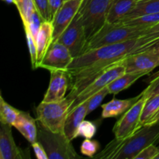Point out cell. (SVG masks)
I'll return each instance as SVG.
<instances>
[{
    "instance_id": "obj_16",
    "label": "cell",
    "mask_w": 159,
    "mask_h": 159,
    "mask_svg": "<svg viewBox=\"0 0 159 159\" xmlns=\"http://www.w3.org/2000/svg\"><path fill=\"white\" fill-rule=\"evenodd\" d=\"M143 92L135 97L126 99H113L102 105V118H114L123 115L142 96Z\"/></svg>"
},
{
    "instance_id": "obj_37",
    "label": "cell",
    "mask_w": 159,
    "mask_h": 159,
    "mask_svg": "<svg viewBox=\"0 0 159 159\" xmlns=\"http://www.w3.org/2000/svg\"><path fill=\"white\" fill-rule=\"evenodd\" d=\"M146 50H155V51H159V39L158 40H155V41L151 43L150 44H148L147 46L144 47V48H143V49H141L140 51H146Z\"/></svg>"
},
{
    "instance_id": "obj_38",
    "label": "cell",
    "mask_w": 159,
    "mask_h": 159,
    "mask_svg": "<svg viewBox=\"0 0 159 159\" xmlns=\"http://www.w3.org/2000/svg\"><path fill=\"white\" fill-rule=\"evenodd\" d=\"M153 124H159V111L147 123L146 125H153Z\"/></svg>"
},
{
    "instance_id": "obj_29",
    "label": "cell",
    "mask_w": 159,
    "mask_h": 159,
    "mask_svg": "<svg viewBox=\"0 0 159 159\" xmlns=\"http://www.w3.org/2000/svg\"><path fill=\"white\" fill-rule=\"evenodd\" d=\"M99 146L100 145L97 141H93L91 139L85 138L81 145V153L89 158H93L99 149Z\"/></svg>"
},
{
    "instance_id": "obj_24",
    "label": "cell",
    "mask_w": 159,
    "mask_h": 159,
    "mask_svg": "<svg viewBox=\"0 0 159 159\" xmlns=\"http://www.w3.org/2000/svg\"><path fill=\"white\" fill-rule=\"evenodd\" d=\"M20 111L9 105L0 95V122L2 124L13 125L18 118Z\"/></svg>"
},
{
    "instance_id": "obj_32",
    "label": "cell",
    "mask_w": 159,
    "mask_h": 159,
    "mask_svg": "<svg viewBox=\"0 0 159 159\" xmlns=\"http://www.w3.org/2000/svg\"><path fill=\"white\" fill-rule=\"evenodd\" d=\"M159 152V148L152 144L144 148L136 156L135 159H155Z\"/></svg>"
},
{
    "instance_id": "obj_11",
    "label": "cell",
    "mask_w": 159,
    "mask_h": 159,
    "mask_svg": "<svg viewBox=\"0 0 159 159\" xmlns=\"http://www.w3.org/2000/svg\"><path fill=\"white\" fill-rule=\"evenodd\" d=\"M73 59L74 57L65 45L57 41L53 42L38 68H44L50 71L53 70L68 71V66Z\"/></svg>"
},
{
    "instance_id": "obj_1",
    "label": "cell",
    "mask_w": 159,
    "mask_h": 159,
    "mask_svg": "<svg viewBox=\"0 0 159 159\" xmlns=\"http://www.w3.org/2000/svg\"><path fill=\"white\" fill-rule=\"evenodd\" d=\"M154 41L151 37H141L96 48L74 57L68 68L71 92L67 97L73 101L107 68Z\"/></svg>"
},
{
    "instance_id": "obj_22",
    "label": "cell",
    "mask_w": 159,
    "mask_h": 159,
    "mask_svg": "<svg viewBox=\"0 0 159 159\" xmlns=\"http://www.w3.org/2000/svg\"><path fill=\"white\" fill-rule=\"evenodd\" d=\"M157 12H159V0H138L133 10L122 20H127L144 14Z\"/></svg>"
},
{
    "instance_id": "obj_8",
    "label": "cell",
    "mask_w": 159,
    "mask_h": 159,
    "mask_svg": "<svg viewBox=\"0 0 159 159\" xmlns=\"http://www.w3.org/2000/svg\"><path fill=\"white\" fill-rule=\"evenodd\" d=\"M147 97L143 95L139 100L132 106L127 111L122 115L116 121L113 129V133L115 138L118 139H124L131 136L135 133L140 127L141 112Z\"/></svg>"
},
{
    "instance_id": "obj_26",
    "label": "cell",
    "mask_w": 159,
    "mask_h": 159,
    "mask_svg": "<svg viewBox=\"0 0 159 159\" xmlns=\"http://www.w3.org/2000/svg\"><path fill=\"white\" fill-rule=\"evenodd\" d=\"M16 6L19 11L23 26L26 25L33 11L36 9L34 0H15Z\"/></svg>"
},
{
    "instance_id": "obj_25",
    "label": "cell",
    "mask_w": 159,
    "mask_h": 159,
    "mask_svg": "<svg viewBox=\"0 0 159 159\" xmlns=\"http://www.w3.org/2000/svg\"><path fill=\"white\" fill-rule=\"evenodd\" d=\"M43 22H44V20L41 16L40 12H38L37 8H36L33 11L32 13H31L26 25L23 26H24V30H26L29 31L31 34V35L33 36V37L34 38V40H36V37H37V34H38L39 30L40 29V26H41L42 23Z\"/></svg>"
},
{
    "instance_id": "obj_34",
    "label": "cell",
    "mask_w": 159,
    "mask_h": 159,
    "mask_svg": "<svg viewBox=\"0 0 159 159\" xmlns=\"http://www.w3.org/2000/svg\"><path fill=\"white\" fill-rule=\"evenodd\" d=\"M31 145H32L33 149H34L36 158L38 159H48L46 151H45L44 148L43 147V145L40 142L37 141L36 142L31 144Z\"/></svg>"
},
{
    "instance_id": "obj_40",
    "label": "cell",
    "mask_w": 159,
    "mask_h": 159,
    "mask_svg": "<svg viewBox=\"0 0 159 159\" xmlns=\"http://www.w3.org/2000/svg\"><path fill=\"white\" fill-rule=\"evenodd\" d=\"M155 159H159V152H158V155H156V157H155Z\"/></svg>"
},
{
    "instance_id": "obj_33",
    "label": "cell",
    "mask_w": 159,
    "mask_h": 159,
    "mask_svg": "<svg viewBox=\"0 0 159 159\" xmlns=\"http://www.w3.org/2000/svg\"><path fill=\"white\" fill-rule=\"evenodd\" d=\"M143 92H144V95L147 98L154 96V95L159 94V71L155 76V78L151 81L148 86Z\"/></svg>"
},
{
    "instance_id": "obj_4",
    "label": "cell",
    "mask_w": 159,
    "mask_h": 159,
    "mask_svg": "<svg viewBox=\"0 0 159 159\" xmlns=\"http://www.w3.org/2000/svg\"><path fill=\"white\" fill-rule=\"evenodd\" d=\"M111 0H82L77 15L88 41L107 23Z\"/></svg>"
},
{
    "instance_id": "obj_35",
    "label": "cell",
    "mask_w": 159,
    "mask_h": 159,
    "mask_svg": "<svg viewBox=\"0 0 159 159\" xmlns=\"http://www.w3.org/2000/svg\"><path fill=\"white\" fill-rule=\"evenodd\" d=\"M142 37H151L155 40H158L159 39V22L152 27L144 30Z\"/></svg>"
},
{
    "instance_id": "obj_5",
    "label": "cell",
    "mask_w": 159,
    "mask_h": 159,
    "mask_svg": "<svg viewBox=\"0 0 159 159\" xmlns=\"http://www.w3.org/2000/svg\"><path fill=\"white\" fill-rule=\"evenodd\" d=\"M37 138L44 148L48 159H76L81 158L73 148L71 141L65 134L54 133L45 128L37 120Z\"/></svg>"
},
{
    "instance_id": "obj_7",
    "label": "cell",
    "mask_w": 159,
    "mask_h": 159,
    "mask_svg": "<svg viewBox=\"0 0 159 159\" xmlns=\"http://www.w3.org/2000/svg\"><path fill=\"white\" fill-rule=\"evenodd\" d=\"M126 72L125 67L121 64V60L115 65H112L110 68L104 71L99 77L96 78L92 83H90L75 99L73 100L69 108V111L80 105L82 102H85L87 99L96 94V93L100 91L105 87L108 86L110 82H113L114 79L120 76L121 75Z\"/></svg>"
},
{
    "instance_id": "obj_43",
    "label": "cell",
    "mask_w": 159,
    "mask_h": 159,
    "mask_svg": "<svg viewBox=\"0 0 159 159\" xmlns=\"http://www.w3.org/2000/svg\"></svg>"
},
{
    "instance_id": "obj_17",
    "label": "cell",
    "mask_w": 159,
    "mask_h": 159,
    "mask_svg": "<svg viewBox=\"0 0 159 159\" xmlns=\"http://www.w3.org/2000/svg\"><path fill=\"white\" fill-rule=\"evenodd\" d=\"M12 127H15L30 144L37 141V120L34 119L28 112L20 111V115Z\"/></svg>"
},
{
    "instance_id": "obj_9",
    "label": "cell",
    "mask_w": 159,
    "mask_h": 159,
    "mask_svg": "<svg viewBox=\"0 0 159 159\" xmlns=\"http://www.w3.org/2000/svg\"><path fill=\"white\" fill-rule=\"evenodd\" d=\"M127 73L149 74L159 66V51L146 50L134 53L121 60Z\"/></svg>"
},
{
    "instance_id": "obj_41",
    "label": "cell",
    "mask_w": 159,
    "mask_h": 159,
    "mask_svg": "<svg viewBox=\"0 0 159 159\" xmlns=\"http://www.w3.org/2000/svg\"><path fill=\"white\" fill-rule=\"evenodd\" d=\"M65 1H66V0H65Z\"/></svg>"
},
{
    "instance_id": "obj_27",
    "label": "cell",
    "mask_w": 159,
    "mask_h": 159,
    "mask_svg": "<svg viewBox=\"0 0 159 159\" xmlns=\"http://www.w3.org/2000/svg\"><path fill=\"white\" fill-rule=\"evenodd\" d=\"M109 93L108 88L105 87L102 89H101L100 91L96 93V94L93 95L92 97H90L89 99H87V102H88V107H87V115H89V113H91L92 112L94 111L96 108L99 107L102 103V102L103 101L104 98L107 96Z\"/></svg>"
},
{
    "instance_id": "obj_20",
    "label": "cell",
    "mask_w": 159,
    "mask_h": 159,
    "mask_svg": "<svg viewBox=\"0 0 159 159\" xmlns=\"http://www.w3.org/2000/svg\"><path fill=\"white\" fill-rule=\"evenodd\" d=\"M144 75H145V74L144 73L125 72L109 84L107 86L109 93L113 95L118 94L120 92L129 88L130 85H133L136 81H138Z\"/></svg>"
},
{
    "instance_id": "obj_3",
    "label": "cell",
    "mask_w": 159,
    "mask_h": 159,
    "mask_svg": "<svg viewBox=\"0 0 159 159\" xmlns=\"http://www.w3.org/2000/svg\"><path fill=\"white\" fill-rule=\"evenodd\" d=\"M143 31L144 30L125 26L118 22L107 23L86 42L82 54L101 47L138 38L142 37Z\"/></svg>"
},
{
    "instance_id": "obj_6",
    "label": "cell",
    "mask_w": 159,
    "mask_h": 159,
    "mask_svg": "<svg viewBox=\"0 0 159 159\" xmlns=\"http://www.w3.org/2000/svg\"><path fill=\"white\" fill-rule=\"evenodd\" d=\"M72 100L66 97L57 102L42 101L36 109L37 120L45 128L54 133L64 134L65 121Z\"/></svg>"
},
{
    "instance_id": "obj_2",
    "label": "cell",
    "mask_w": 159,
    "mask_h": 159,
    "mask_svg": "<svg viewBox=\"0 0 159 159\" xmlns=\"http://www.w3.org/2000/svg\"><path fill=\"white\" fill-rule=\"evenodd\" d=\"M159 141V124L144 125L134 134L124 139L114 138L93 158L135 159L148 146Z\"/></svg>"
},
{
    "instance_id": "obj_28",
    "label": "cell",
    "mask_w": 159,
    "mask_h": 159,
    "mask_svg": "<svg viewBox=\"0 0 159 159\" xmlns=\"http://www.w3.org/2000/svg\"><path fill=\"white\" fill-rule=\"evenodd\" d=\"M97 130V127L95 123L89 120H83L78 130V137H83L85 138L91 139L95 136Z\"/></svg>"
},
{
    "instance_id": "obj_15",
    "label": "cell",
    "mask_w": 159,
    "mask_h": 159,
    "mask_svg": "<svg viewBox=\"0 0 159 159\" xmlns=\"http://www.w3.org/2000/svg\"><path fill=\"white\" fill-rule=\"evenodd\" d=\"M87 107H88V102L86 100L68 112L65 121L64 134L71 141L77 138L79 126L82 121L85 120V116H88Z\"/></svg>"
},
{
    "instance_id": "obj_19",
    "label": "cell",
    "mask_w": 159,
    "mask_h": 159,
    "mask_svg": "<svg viewBox=\"0 0 159 159\" xmlns=\"http://www.w3.org/2000/svg\"><path fill=\"white\" fill-rule=\"evenodd\" d=\"M138 0H111L107 14V23H116L134 9Z\"/></svg>"
},
{
    "instance_id": "obj_10",
    "label": "cell",
    "mask_w": 159,
    "mask_h": 159,
    "mask_svg": "<svg viewBox=\"0 0 159 159\" xmlns=\"http://www.w3.org/2000/svg\"><path fill=\"white\" fill-rule=\"evenodd\" d=\"M57 41L65 45L74 57L81 55L83 53L87 40L83 26L77 14Z\"/></svg>"
},
{
    "instance_id": "obj_21",
    "label": "cell",
    "mask_w": 159,
    "mask_h": 159,
    "mask_svg": "<svg viewBox=\"0 0 159 159\" xmlns=\"http://www.w3.org/2000/svg\"><path fill=\"white\" fill-rule=\"evenodd\" d=\"M159 22V12L157 13H149L144 15L132 17V18L122 20L118 21L125 26L130 27L138 28L140 30H145L150 28L158 23Z\"/></svg>"
},
{
    "instance_id": "obj_31",
    "label": "cell",
    "mask_w": 159,
    "mask_h": 159,
    "mask_svg": "<svg viewBox=\"0 0 159 159\" xmlns=\"http://www.w3.org/2000/svg\"><path fill=\"white\" fill-rule=\"evenodd\" d=\"M36 8L40 12L44 21H51V13H50L49 0H34Z\"/></svg>"
},
{
    "instance_id": "obj_13",
    "label": "cell",
    "mask_w": 159,
    "mask_h": 159,
    "mask_svg": "<svg viewBox=\"0 0 159 159\" xmlns=\"http://www.w3.org/2000/svg\"><path fill=\"white\" fill-rule=\"evenodd\" d=\"M51 72L49 86L44 95L43 102H57L65 98L70 85V75L65 70H53Z\"/></svg>"
},
{
    "instance_id": "obj_12",
    "label": "cell",
    "mask_w": 159,
    "mask_h": 159,
    "mask_svg": "<svg viewBox=\"0 0 159 159\" xmlns=\"http://www.w3.org/2000/svg\"><path fill=\"white\" fill-rule=\"evenodd\" d=\"M82 0H66L52 20L53 42H56L70 25L79 11Z\"/></svg>"
},
{
    "instance_id": "obj_23",
    "label": "cell",
    "mask_w": 159,
    "mask_h": 159,
    "mask_svg": "<svg viewBox=\"0 0 159 159\" xmlns=\"http://www.w3.org/2000/svg\"><path fill=\"white\" fill-rule=\"evenodd\" d=\"M159 111V94L154 95L147 98L141 112L140 127L147 124V123Z\"/></svg>"
},
{
    "instance_id": "obj_39",
    "label": "cell",
    "mask_w": 159,
    "mask_h": 159,
    "mask_svg": "<svg viewBox=\"0 0 159 159\" xmlns=\"http://www.w3.org/2000/svg\"><path fill=\"white\" fill-rule=\"evenodd\" d=\"M3 1H5L6 2H7V3H9V4H14V5H15V3H16L15 0H3Z\"/></svg>"
},
{
    "instance_id": "obj_36",
    "label": "cell",
    "mask_w": 159,
    "mask_h": 159,
    "mask_svg": "<svg viewBox=\"0 0 159 159\" xmlns=\"http://www.w3.org/2000/svg\"><path fill=\"white\" fill-rule=\"evenodd\" d=\"M64 2H65V0H49V8L51 21L61 8V6L63 5Z\"/></svg>"
},
{
    "instance_id": "obj_14",
    "label": "cell",
    "mask_w": 159,
    "mask_h": 159,
    "mask_svg": "<svg viewBox=\"0 0 159 159\" xmlns=\"http://www.w3.org/2000/svg\"><path fill=\"white\" fill-rule=\"evenodd\" d=\"M12 125L1 123L0 130V158L23 159L30 158L28 150L17 147L12 133Z\"/></svg>"
},
{
    "instance_id": "obj_30",
    "label": "cell",
    "mask_w": 159,
    "mask_h": 159,
    "mask_svg": "<svg viewBox=\"0 0 159 159\" xmlns=\"http://www.w3.org/2000/svg\"><path fill=\"white\" fill-rule=\"evenodd\" d=\"M26 33V42H27L28 49H29L30 55L31 65L34 69L37 68V48L36 41L33 36L31 35L30 33L26 30H24Z\"/></svg>"
},
{
    "instance_id": "obj_18",
    "label": "cell",
    "mask_w": 159,
    "mask_h": 159,
    "mask_svg": "<svg viewBox=\"0 0 159 159\" xmlns=\"http://www.w3.org/2000/svg\"><path fill=\"white\" fill-rule=\"evenodd\" d=\"M53 24L51 21H44L42 23L38 34L36 37L37 48V68L44 57L47 51L53 43Z\"/></svg>"
},
{
    "instance_id": "obj_42",
    "label": "cell",
    "mask_w": 159,
    "mask_h": 159,
    "mask_svg": "<svg viewBox=\"0 0 159 159\" xmlns=\"http://www.w3.org/2000/svg\"><path fill=\"white\" fill-rule=\"evenodd\" d=\"M158 148H159V147H158Z\"/></svg>"
}]
</instances>
